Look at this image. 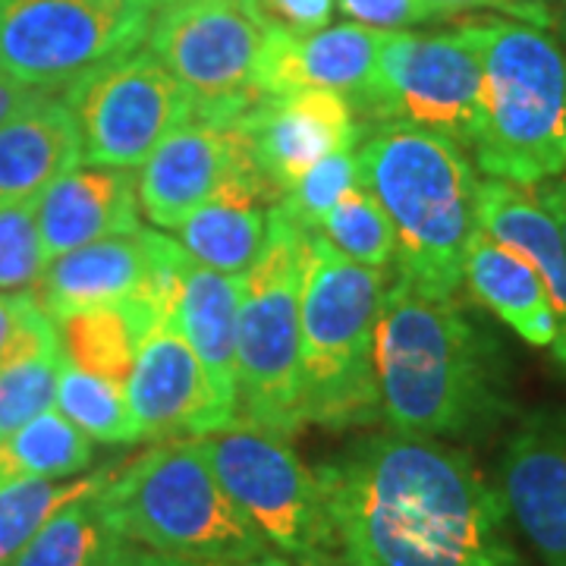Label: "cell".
<instances>
[{
    "mask_svg": "<svg viewBox=\"0 0 566 566\" xmlns=\"http://www.w3.org/2000/svg\"><path fill=\"white\" fill-rule=\"evenodd\" d=\"M240 155L233 123L192 117L177 126L139 167L142 214L155 227L180 230L205 202L218 196Z\"/></svg>",
    "mask_w": 566,
    "mask_h": 566,
    "instance_id": "2e32d148",
    "label": "cell"
},
{
    "mask_svg": "<svg viewBox=\"0 0 566 566\" xmlns=\"http://www.w3.org/2000/svg\"><path fill=\"white\" fill-rule=\"evenodd\" d=\"M381 41V29H368L359 22L327 25L312 35L268 32L259 73L262 95L324 88L340 92L356 104L375 80Z\"/></svg>",
    "mask_w": 566,
    "mask_h": 566,
    "instance_id": "e0dca14e",
    "label": "cell"
},
{
    "mask_svg": "<svg viewBox=\"0 0 566 566\" xmlns=\"http://www.w3.org/2000/svg\"><path fill=\"white\" fill-rule=\"evenodd\" d=\"M57 324L41 312L35 293L0 290V368L22 353L57 344Z\"/></svg>",
    "mask_w": 566,
    "mask_h": 566,
    "instance_id": "e575fe53",
    "label": "cell"
},
{
    "mask_svg": "<svg viewBox=\"0 0 566 566\" xmlns=\"http://www.w3.org/2000/svg\"><path fill=\"white\" fill-rule=\"evenodd\" d=\"M356 170L394 223L397 274L428 293L457 296L465 245L479 227V174L469 151L419 126L375 123L356 145Z\"/></svg>",
    "mask_w": 566,
    "mask_h": 566,
    "instance_id": "3957f363",
    "label": "cell"
},
{
    "mask_svg": "<svg viewBox=\"0 0 566 566\" xmlns=\"http://www.w3.org/2000/svg\"><path fill=\"white\" fill-rule=\"evenodd\" d=\"M385 286V268L353 262L322 233H308L300 340L303 424L340 431L381 419L375 324Z\"/></svg>",
    "mask_w": 566,
    "mask_h": 566,
    "instance_id": "8992f818",
    "label": "cell"
},
{
    "mask_svg": "<svg viewBox=\"0 0 566 566\" xmlns=\"http://www.w3.org/2000/svg\"><path fill=\"white\" fill-rule=\"evenodd\" d=\"M482 61V126L472 145L485 177L538 189L566 174V51L542 25L460 22Z\"/></svg>",
    "mask_w": 566,
    "mask_h": 566,
    "instance_id": "277c9868",
    "label": "cell"
},
{
    "mask_svg": "<svg viewBox=\"0 0 566 566\" xmlns=\"http://www.w3.org/2000/svg\"><path fill=\"white\" fill-rule=\"evenodd\" d=\"M142 240H145V274H142L139 290L129 300L139 305L142 315L155 327V324L177 318L182 283H186L192 255L182 249L180 240H170L158 230L142 227Z\"/></svg>",
    "mask_w": 566,
    "mask_h": 566,
    "instance_id": "1f68e13d",
    "label": "cell"
},
{
    "mask_svg": "<svg viewBox=\"0 0 566 566\" xmlns=\"http://www.w3.org/2000/svg\"><path fill=\"white\" fill-rule=\"evenodd\" d=\"M54 324L61 353L70 363L126 390L142 340L151 331V322L142 315L139 305L133 300L92 305Z\"/></svg>",
    "mask_w": 566,
    "mask_h": 566,
    "instance_id": "d4e9b609",
    "label": "cell"
},
{
    "mask_svg": "<svg viewBox=\"0 0 566 566\" xmlns=\"http://www.w3.org/2000/svg\"><path fill=\"white\" fill-rule=\"evenodd\" d=\"M318 482L340 566H526L501 491L460 447L390 428Z\"/></svg>",
    "mask_w": 566,
    "mask_h": 566,
    "instance_id": "6da1fadb",
    "label": "cell"
},
{
    "mask_svg": "<svg viewBox=\"0 0 566 566\" xmlns=\"http://www.w3.org/2000/svg\"><path fill=\"white\" fill-rule=\"evenodd\" d=\"M318 233L334 249H340L346 259L368 264V268H387L397 255L394 223L387 218L381 202L365 189L363 182L349 186L337 199Z\"/></svg>",
    "mask_w": 566,
    "mask_h": 566,
    "instance_id": "f546056e",
    "label": "cell"
},
{
    "mask_svg": "<svg viewBox=\"0 0 566 566\" xmlns=\"http://www.w3.org/2000/svg\"><path fill=\"white\" fill-rule=\"evenodd\" d=\"M114 475V469H98L76 479H39L0 491V566H7L29 545L54 513L92 494Z\"/></svg>",
    "mask_w": 566,
    "mask_h": 566,
    "instance_id": "f1b7e54d",
    "label": "cell"
},
{
    "mask_svg": "<svg viewBox=\"0 0 566 566\" xmlns=\"http://www.w3.org/2000/svg\"><path fill=\"white\" fill-rule=\"evenodd\" d=\"M245 274H221L192 259L177 308L186 344L199 356L223 403L237 409V327Z\"/></svg>",
    "mask_w": 566,
    "mask_h": 566,
    "instance_id": "cb8c5ba5",
    "label": "cell"
},
{
    "mask_svg": "<svg viewBox=\"0 0 566 566\" xmlns=\"http://www.w3.org/2000/svg\"><path fill=\"white\" fill-rule=\"evenodd\" d=\"M48 271L39 230V202L13 205L0 211V290L29 293Z\"/></svg>",
    "mask_w": 566,
    "mask_h": 566,
    "instance_id": "836d02e7",
    "label": "cell"
},
{
    "mask_svg": "<svg viewBox=\"0 0 566 566\" xmlns=\"http://www.w3.org/2000/svg\"><path fill=\"white\" fill-rule=\"evenodd\" d=\"M264 25L243 0H177L155 10L148 51L180 80L196 117L233 123L262 102Z\"/></svg>",
    "mask_w": 566,
    "mask_h": 566,
    "instance_id": "8fae6325",
    "label": "cell"
},
{
    "mask_svg": "<svg viewBox=\"0 0 566 566\" xmlns=\"http://www.w3.org/2000/svg\"><path fill=\"white\" fill-rule=\"evenodd\" d=\"M199 441L227 494L271 551L293 566H340L318 472L283 434L233 422Z\"/></svg>",
    "mask_w": 566,
    "mask_h": 566,
    "instance_id": "ba28073f",
    "label": "cell"
},
{
    "mask_svg": "<svg viewBox=\"0 0 566 566\" xmlns=\"http://www.w3.org/2000/svg\"><path fill=\"white\" fill-rule=\"evenodd\" d=\"M510 523L542 566H566V406L520 416L497 460Z\"/></svg>",
    "mask_w": 566,
    "mask_h": 566,
    "instance_id": "4fadbf2b",
    "label": "cell"
},
{
    "mask_svg": "<svg viewBox=\"0 0 566 566\" xmlns=\"http://www.w3.org/2000/svg\"><path fill=\"white\" fill-rule=\"evenodd\" d=\"M249 151L268 180L281 189V199L303 180L308 167L349 151L363 139V126L353 102L340 92H290L264 95L237 120Z\"/></svg>",
    "mask_w": 566,
    "mask_h": 566,
    "instance_id": "9a60e30c",
    "label": "cell"
},
{
    "mask_svg": "<svg viewBox=\"0 0 566 566\" xmlns=\"http://www.w3.org/2000/svg\"><path fill=\"white\" fill-rule=\"evenodd\" d=\"M126 400L142 438H205L237 422V409L214 390L177 318L145 334L126 381Z\"/></svg>",
    "mask_w": 566,
    "mask_h": 566,
    "instance_id": "5bb4252c",
    "label": "cell"
},
{
    "mask_svg": "<svg viewBox=\"0 0 566 566\" xmlns=\"http://www.w3.org/2000/svg\"><path fill=\"white\" fill-rule=\"evenodd\" d=\"M48 95H51V92H41V88H32V85H25V82L0 73V126L7 120H13V117L22 114L25 107L39 104L41 98H48Z\"/></svg>",
    "mask_w": 566,
    "mask_h": 566,
    "instance_id": "f35d334b",
    "label": "cell"
},
{
    "mask_svg": "<svg viewBox=\"0 0 566 566\" xmlns=\"http://www.w3.org/2000/svg\"><path fill=\"white\" fill-rule=\"evenodd\" d=\"M538 3H547V0H538Z\"/></svg>",
    "mask_w": 566,
    "mask_h": 566,
    "instance_id": "ee69618b",
    "label": "cell"
},
{
    "mask_svg": "<svg viewBox=\"0 0 566 566\" xmlns=\"http://www.w3.org/2000/svg\"><path fill=\"white\" fill-rule=\"evenodd\" d=\"M356 114L406 123L472 151L482 126V61L460 25L441 32H385L375 80Z\"/></svg>",
    "mask_w": 566,
    "mask_h": 566,
    "instance_id": "30bf717a",
    "label": "cell"
},
{
    "mask_svg": "<svg viewBox=\"0 0 566 566\" xmlns=\"http://www.w3.org/2000/svg\"><path fill=\"white\" fill-rule=\"evenodd\" d=\"M155 3H158V7H164V3H177V0H155ZM243 3H249V7H252V0H243Z\"/></svg>",
    "mask_w": 566,
    "mask_h": 566,
    "instance_id": "7bdbcfd3",
    "label": "cell"
},
{
    "mask_svg": "<svg viewBox=\"0 0 566 566\" xmlns=\"http://www.w3.org/2000/svg\"><path fill=\"white\" fill-rule=\"evenodd\" d=\"M102 566H205L192 564V560H180V557H170V554H158V551H148V547L133 545V542H120L107 554V560Z\"/></svg>",
    "mask_w": 566,
    "mask_h": 566,
    "instance_id": "ab89813d",
    "label": "cell"
},
{
    "mask_svg": "<svg viewBox=\"0 0 566 566\" xmlns=\"http://www.w3.org/2000/svg\"><path fill=\"white\" fill-rule=\"evenodd\" d=\"M54 409L95 444L142 441V428L129 409L126 390L98 375L82 371L63 353L57 365V385H54Z\"/></svg>",
    "mask_w": 566,
    "mask_h": 566,
    "instance_id": "83f0119b",
    "label": "cell"
},
{
    "mask_svg": "<svg viewBox=\"0 0 566 566\" xmlns=\"http://www.w3.org/2000/svg\"><path fill=\"white\" fill-rule=\"evenodd\" d=\"M82 164L80 126L63 98H41L0 126V211L39 202Z\"/></svg>",
    "mask_w": 566,
    "mask_h": 566,
    "instance_id": "ffe728a7",
    "label": "cell"
},
{
    "mask_svg": "<svg viewBox=\"0 0 566 566\" xmlns=\"http://www.w3.org/2000/svg\"><path fill=\"white\" fill-rule=\"evenodd\" d=\"M381 419L394 431L475 441L516 412L501 344L457 296L397 274L375 324Z\"/></svg>",
    "mask_w": 566,
    "mask_h": 566,
    "instance_id": "7a4b0ae2",
    "label": "cell"
},
{
    "mask_svg": "<svg viewBox=\"0 0 566 566\" xmlns=\"http://www.w3.org/2000/svg\"><path fill=\"white\" fill-rule=\"evenodd\" d=\"M218 566H293L290 560H283L281 554H264L255 560H243V564H218Z\"/></svg>",
    "mask_w": 566,
    "mask_h": 566,
    "instance_id": "b9f144b4",
    "label": "cell"
},
{
    "mask_svg": "<svg viewBox=\"0 0 566 566\" xmlns=\"http://www.w3.org/2000/svg\"><path fill=\"white\" fill-rule=\"evenodd\" d=\"M145 274V240L133 237H111L98 243L80 245L61 259L48 264L39 281V305L51 322H61L73 312L92 305L120 303L139 290Z\"/></svg>",
    "mask_w": 566,
    "mask_h": 566,
    "instance_id": "603a6c76",
    "label": "cell"
},
{
    "mask_svg": "<svg viewBox=\"0 0 566 566\" xmlns=\"http://www.w3.org/2000/svg\"><path fill=\"white\" fill-rule=\"evenodd\" d=\"M252 10L268 32L312 35L318 29H327L337 0H252Z\"/></svg>",
    "mask_w": 566,
    "mask_h": 566,
    "instance_id": "d590c367",
    "label": "cell"
},
{
    "mask_svg": "<svg viewBox=\"0 0 566 566\" xmlns=\"http://www.w3.org/2000/svg\"><path fill=\"white\" fill-rule=\"evenodd\" d=\"M139 177L123 167H76L39 199L48 264L80 245L139 233Z\"/></svg>",
    "mask_w": 566,
    "mask_h": 566,
    "instance_id": "ac0fdd59",
    "label": "cell"
},
{
    "mask_svg": "<svg viewBox=\"0 0 566 566\" xmlns=\"http://www.w3.org/2000/svg\"><path fill=\"white\" fill-rule=\"evenodd\" d=\"M475 223L491 240L510 245L538 271L557 322V344L551 359L566 375V243L560 227L532 189L494 177L479 180Z\"/></svg>",
    "mask_w": 566,
    "mask_h": 566,
    "instance_id": "d6986e66",
    "label": "cell"
},
{
    "mask_svg": "<svg viewBox=\"0 0 566 566\" xmlns=\"http://www.w3.org/2000/svg\"><path fill=\"white\" fill-rule=\"evenodd\" d=\"M274 205V186L264 177L230 174L218 196L180 227L182 249L205 268L240 277L262 255Z\"/></svg>",
    "mask_w": 566,
    "mask_h": 566,
    "instance_id": "44dd1931",
    "label": "cell"
},
{
    "mask_svg": "<svg viewBox=\"0 0 566 566\" xmlns=\"http://www.w3.org/2000/svg\"><path fill=\"white\" fill-rule=\"evenodd\" d=\"M535 196L542 199V205L551 211V218L557 221V227H560V237H564V243H566V174L554 177V180L542 182Z\"/></svg>",
    "mask_w": 566,
    "mask_h": 566,
    "instance_id": "60d3db41",
    "label": "cell"
},
{
    "mask_svg": "<svg viewBox=\"0 0 566 566\" xmlns=\"http://www.w3.org/2000/svg\"><path fill=\"white\" fill-rule=\"evenodd\" d=\"M155 0H0V73L57 92L148 41Z\"/></svg>",
    "mask_w": 566,
    "mask_h": 566,
    "instance_id": "9c48e42d",
    "label": "cell"
},
{
    "mask_svg": "<svg viewBox=\"0 0 566 566\" xmlns=\"http://www.w3.org/2000/svg\"><path fill=\"white\" fill-rule=\"evenodd\" d=\"M102 488L54 513L51 523L7 566H102L123 542L104 510Z\"/></svg>",
    "mask_w": 566,
    "mask_h": 566,
    "instance_id": "4316f807",
    "label": "cell"
},
{
    "mask_svg": "<svg viewBox=\"0 0 566 566\" xmlns=\"http://www.w3.org/2000/svg\"><path fill=\"white\" fill-rule=\"evenodd\" d=\"M308 233L274 205L259 262L245 271L237 327V422L283 438L303 428L300 340Z\"/></svg>",
    "mask_w": 566,
    "mask_h": 566,
    "instance_id": "52a82bcc",
    "label": "cell"
},
{
    "mask_svg": "<svg viewBox=\"0 0 566 566\" xmlns=\"http://www.w3.org/2000/svg\"><path fill=\"white\" fill-rule=\"evenodd\" d=\"M434 20L444 17H460V13H479V10H501L513 20L532 22V25H547V7L538 0H424Z\"/></svg>",
    "mask_w": 566,
    "mask_h": 566,
    "instance_id": "74e56055",
    "label": "cell"
},
{
    "mask_svg": "<svg viewBox=\"0 0 566 566\" xmlns=\"http://www.w3.org/2000/svg\"><path fill=\"white\" fill-rule=\"evenodd\" d=\"M61 340L22 353L0 368V441L54 406Z\"/></svg>",
    "mask_w": 566,
    "mask_h": 566,
    "instance_id": "4dcf8cb0",
    "label": "cell"
},
{
    "mask_svg": "<svg viewBox=\"0 0 566 566\" xmlns=\"http://www.w3.org/2000/svg\"><path fill=\"white\" fill-rule=\"evenodd\" d=\"M463 286L475 303H482L523 340L554 353L557 322L538 271L510 245L491 240L475 227L463 259Z\"/></svg>",
    "mask_w": 566,
    "mask_h": 566,
    "instance_id": "7402d4cb",
    "label": "cell"
},
{
    "mask_svg": "<svg viewBox=\"0 0 566 566\" xmlns=\"http://www.w3.org/2000/svg\"><path fill=\"white\" fill-rule=\"evenodd\" d=\"M359 182V170H356V148L349 151H334L327 155L315 167H308L303 180L296 182L286 196H283L277 208L296 227H303L305 233H318L322 230L327 211L337 205L349 186Z\"/></svg>",
    "mask_w": 566,
    "mask_h": 566,
    "instance_id": "d6a6232c",
    "label": "cell"
},
{
    "mask_svg": "<svg viewBox=\"0 0 566 566\" xmlns=\"http://www.w3.org/2000/svg\"><path fill=\"white\" fill-rule=\"evenodd\" d=\"M104 510L123 542L192 564H243L271 554L208 463L199 438L148 447L102 488Z\"/></svg>",
    "mask_w": 566,
    "mask_h": 566,
    "instance_id": "5b68a950",
    "label": "cell"
},
{
    "mask_svg": "<svg viewBox=\"0 0 566 566\" xmlns=\"http://www.w3.org/2000/svg\"><path fill=\"white\" fill-rule=\"evenodd\" d=\"M92 167L139 170L177 126L196 117V102L148 48L88 70L63 88Z\"/></svg>",
    "mask_w": 566,
    "mask_h": 566,
    "instance_id": "7c38bea8",
    "label": "cell"
},
{
    "mask_svg": "<svg viewBox=\"0 0 566 566\" xmlns=\"http://www.w3.org/2000/svg\"><path fill=\"white\" fill-rule=\"evenodd\" d=\"M92 460V441L51 406L0 441V491L39 479H76Z\"/></svg>",
    "mask_w": 566,
    "mask_h": 566,
    "instance_id": "484cf974",
    "label": "cell"
},
{
    "mask_svg": "<svg viewBox=\"0 0 566 566\" xmlns=\"http://www.w3.org/2000/svg\"><path fill=\"white\" fill-rule=\"evenodd\" d=\"M337 7L349 22L381 29V32H400L409 25L434 20L424 0H337Z\"/></svg>",
    "mask_w": 566,
    "mask_h": 566,
    "instance_id": "8d00e7d4",
    "label": "cell"
}]
</instances>
